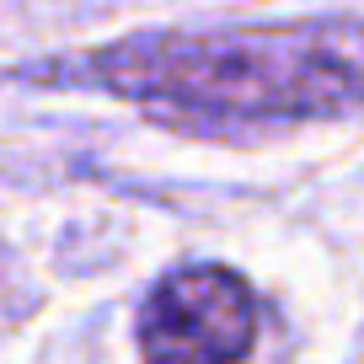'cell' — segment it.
Instances as JSON below:
<instances>
[{
    "label": "cell",
    "mask_w": 364,
    "mask_h": 364,
    "mask_svg": "<svg viewBox=\"0 0 364 364\" xmlns=\"http://www.w3.org/2000/svg\"><path fill=\"white\" fill-rule=\"evenodd\" d=\"M70 75L193 118H321L364 107V27H230L129 38Z\"/></svg>",
    "instance_id": "obj_1"
},
{
    "label": "cell",
    "mask_w": 364,
    "mask_h": 364,
    "mask_svg": "<svg viewBox=\"0 0 364 364\" xmlns=\"http://www.w3.org/2000/svg\"><path fill=\"white\" fill-rule=\"evenodd\" d=\"M257 338L252 289L230 268H182L139 311L145 359H241Z\"/></svg>",
    "instance_id": "obj_2"
}]
</instances>
